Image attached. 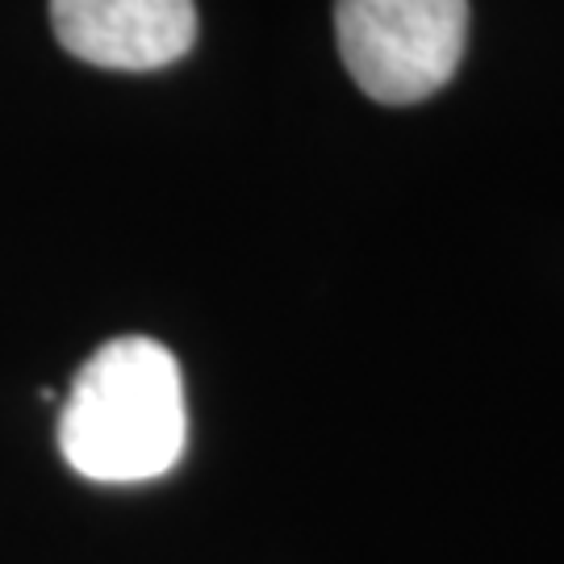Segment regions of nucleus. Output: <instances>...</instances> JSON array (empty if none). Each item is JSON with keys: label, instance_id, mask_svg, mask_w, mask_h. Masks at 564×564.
<instances>
[{"label": "nucleus", "instance_id": "1", "mask_svg": "<svg viewBox=\"0 0 564 564\" xmlns=\"http://www.w3.org/2000/svg\"><path fill=\"white\" fill-rule=\"evenodd\" d=\"M184 440V377L163 343L142 335L105 343L67 389L59 452L88 481H155L176 468Z\"/></svg>", "mask_w": 564, "mask_h": 564}, {"label": "nucleus", "instance_id": "2", "mask_svg": "<svg viewBox=\"0 0 564 564\" xmlns=\"http://www.w3.org/2000/svg\"><path fill=\"white\" fill-rule=\"evenodd\" d=\"M335 39L364 97L426 101L464 59L468 0H335Z\"/></svg>", "mask_w": 564, "mask_h": 564}, {"label": "nucleus", "instance_id": "3", "mask_svg": "<svg viewBox=\"0 0 564 564\" xmlns=\"http://www.w3.org/2000/svg\"><path fill=\"white\" fill-rule=\"evenodd\" d=\"M63 51L109 72L167 67L197 39L193 0H51Z\"/></svg>", "mask_w": 564, "mask_h": 564}]
</instances>
